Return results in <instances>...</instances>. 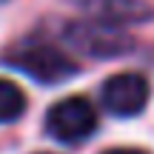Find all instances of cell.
<instances>
[{
    "mask_svg": "<svg viewBox=\"0 0 154 154\" xmlns=\"http://www.w3.org/2000/svg\"><path fill=\"white\" fill-rule=\"evenodd\" d=\"M97 128V109L86 97H66L46 114V131L60 143H80Z\"/></svg>",
    "mask_w": 154,
    "mask_h": 154,
    "instance_id": "1",
    "label": "cell"
},
{
    "mask_svg": "<svg viewBox=\"0 0 154 154\" xmlns=\"http://www.w3.org/2000/svg\"><path fill=\"white\" fill-rule=\"evenodd\" d=\"M151 97L149 80L137 72H123L114 74L103 83V91H100V100H103V109L114 117H134L146 109Z\"/></svg>",
    "mask_w": 154,
    "mask_h": 154,
    "instance_id": "2",
    "label": "cell"
},
{
    "mask_svg": "<svg viewBox=\"0 0 154 154\" xmlns=\"http://www.w3.org/2000/svg\"><path fill=\"white\" fill-rule=\"evenodd\" d=\"M9 63L37 83H63L77 72V66L54 46H26V49L9 54Z\"/></svg>",
    "mask_w": 154,
    "mask_h": 154,
    "instance_id": "3",
    "label": "cell"
},
{
    "mask_svg": "<svg viewBox=\"0 0 154 154\" xmlns=\"http://www.w3.org/2000/svg\"><path fill=\"white\" fill-rule=\"evenodd\" d=\"M26 111V94L17 83L0 80V123H14Z\"/></svg>",
    "mask_w": 154,
    "mask_h": 154,
    "instance_id": "4",
    "label": "cell"
},
{
    "mask_svg": "<svg viewBox=\"0 0 154 154\" xmlns=\"http://www.w3.org/2000/svg\"><path fill=\"white\" fill-rule=\"evenodd\" d=\"M106 154H146V151H137V149H111Z\"/></svg>",
    "mask_w": 154,
    "mask_h": 154,
    "instance_id": "5",
    "label": "cell"
},
{
    "mask_svg": "<svg viewBox=\"0 0 154 154\" xmlns=\"http://www.w3.org/2000/svg\"><path fill=\"white\" fill-rule=\"evenodd\" d=\"M43 154H49V151H43Z\"/></svg>",
    "mask_w": 154,
    "mask_h": 154,
    "instance_id": "6",
    "label": "cell"
}]
</instances>
